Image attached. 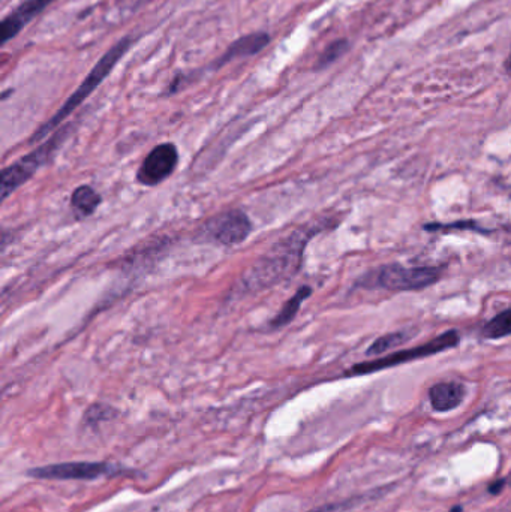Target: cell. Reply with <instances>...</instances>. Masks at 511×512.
<instances>
[{"mask_svg": "<svg viewBox=\"0 0 511 512\" xmlns=\"http://www.w3.org/2000/svg\"><path fill=\"white\" fill-rule=\"evenodd\" d=\"M270 41L272 38L267 32L248 33V35L231 42L224 54L213 63V68L219 69L233 60L255 56V54L261 53L270 44Z\"/></svg>", "mask_w": 511, "mask_h": 512, "instance_id": "cell-10", "label": "cell"}, {"mask_svg": "<svg viewBox=\"0 0 511 512\" xmlns=\"http://www.w3.org/2000/svg\"><path fill=\"white\" fill-rule=\"evenodd\" d=\"M464 397V385L458 382H440L429 390V400L437 412L453 411L461 405Z\"/></svg>", "mask_w": 511, "mask_h": 512, "instance_id": "cell-11", "label": "cell"}, {"mask_svg": "<svg viewBox=\"0 0 511 512\" xmlns=\"http://www.w3.org/2000/svg\"><path fill=\"white\" fill-rule=\"evenodd\" d=\"M461 511H462L461 507H456L455 510H453L452 512H461Z\"/></svg>", "mask_w": 511, "mask_h": 512, "instance_id": "cell-21", "label": "cell"}, {"mask_svg": "<svg viewBox=\"0 0 511 512\" xmlns=\"http://www.w3.org/2000/svg\"><path fill=\"white\" fill-rule=\"evenodd\" d=\"M339 505H324V507L317 508V510H312L309 512H335L338 510Z\"/></svg>", "mask_w": 511, "mask_h": 512, "instance_id": "cell-20", "label": "cell"}, {"mask_svg": "<svg viewBox=\"0 0 511 512\" xmlns=\"http://www.w3.org/2000/svg\"><path fill=\"white\" fill-rule=\"evenodd\" d=\"M251 230L252 225L248 215L237 209L221 213L206 224L207 236L225 246L240 245L245 242Z\"/></svg>", "mask_w": 511, "mask_h": 512, "instance_id": "cell-8", "label": "cell"}, {"mask_svg": "<svg viewBox=\"0 0 511 512\" xmlns=\"http://www.w3.org/2000/svg\"><path fill=\"white\" fill-rule=\"evenodd\" d=\"M443 268L404 267L401 264L384 265L377 273L378 288L392 292L422 291L441 279Z\"/></svg>", "mask_w": 511, "mask_h": 512, "instance_id": "cell-5", "label": "cell"}, {"mask_svg": "<svg viewBox=\"0 0 511 512\" xmlns=\"http://www.w3.org/2000/svg\"><path fill=\"white\" fill-rule=\"evenodd\" d=\"M311 294L312 289L309 288V286H302V288L294 294V297L285 303V306L282 307L281 312L276 315V318L270 322V327L281 328L284 327V325L290 324V322L293 321L294 316L299 312L300 307H302L303 301H305L306 298L311 297Z\"/></svg>", "mask_w": 511, "mask_h": 512, "instance_id": "cell-13", "label": "cell"}, {"mask_svg": "<svg viewBox=\"0 0 511 512\" xmlns=\"http://www.w3.org/2000/svg\"><path fill=\"white\" fill-rule=\"evenodd\" d=\"M459 343H461L459 331H446V333L435 337L434 340L426 343V345L404 349V351L393 352V354L387 355V357L356 364L350 370V375H371V373L381 372V370L390 369V367L401 366V364L420 360V358L432 357V355L440 354V352L447 351V349L456 348V346H459Z\"/></svg>", "mask_w": 511, "mask_h": 512, "instance_id": "cell-4", "label": "cell"}, {"mask_svg": "<svg viewBox=\"0 0 511 512\" xmlns=\"http://www.w3.org/2000/svg\"><path fill=\"white\" fill-rule=\"evenodd\" d=\"M56 0H24L14 11L9 12L0 24V38L2 45L14 39L24 27L29 26L33 18L41 15L48 6L53 5Z\"/></svg>", "mask_w": 511, "mask_h": 512, "instance_id": "cell-9", "label": "cell"}, {"mask_svg": "<svg viewBox=\"0 0 511 512\" xmlns=\"http://www.w3.org/2000/svg\"><path fill=\"white\" fill-rule=\"evenodd\" d=\"M509 69H511V56H510V60H509Z\"/></svg>", "mask_w": 511, "mask_h": 512, "instance_id": "cell-22", "label": "cell"}, {"mask_svg": "<svg viewBox=\"0 0 511 512\" xmlns=\"http://www.w3.org/2000/svg\"><path fill=\"white\" fill-rule=\"evenodd\" d=\"M110 408L105 405H93L92 408L87 411L86 421L89 424H98L99 421L108 420L110 417Z\"/></svg>", "mask_w": 511, "mask_h": 512, "instance_id": "cell-18", "label": "cell"}, {"mask_svg": "<svg viewBox=\"0 0 511 512\" xmlns=\"http://www.w3.org/2000/svg\"><path fill=\"white\" fill-rule=\"evenodd\" d=\"M348 48H350V44H348L347 39H338V41L332 42L326 50L321 53V56L318 57L317 65H315V69H324L327 66L335 63L339 57L344 56L347 53Z\"/></svg>", "mask_w": 511, "mask_h": 512, "instance_id": "cell-16", "label": "cell"}, {"mask_svg": "<svg viewBox=\"0 0 511 512\" xmlns=\"http://www.w3.org/2000/svg\"><path fill=\"white\" fill-rule=\"evenodd\" d=\"M410 337V331H395V333H389L386 334V336L378 337V339L369 346L366 354L374 357V355H381L384 354V352L393 351V349L401 346L402 343L407 342Z\"/></svg>", "mask_w": 511, "mask_h": 512, "instance_id": "cell-14", "label": "cell"}, {"mask_svg": "<svg viewBox=\"0 0 511 512\" xmlns=\"http://www.w3.org/2000/svg\"><path fill=\"white\" fill-rule=\"evenodd\" d=\"M511 336V309L498 313L483 328V337L486 339H503Z\"/></svg>", "mask_w": 511, "mask_h": 512, "instance_id": "cell-15", "label": "cell"}, {"mask_svg": "<svg viewBox=\"0 0 511 512\" xmlns=\"http://www.w3.org/2000/svg\"><path fill=\"white\" fill-rule=\"evenodd\" d=\"M308 239L309 234L306 236L305 233L297 231L282 242L276 243L270 252L261 256L240 279L242 291H260L293 276L300 268Z\"/></svg>", "mask_w": 511, "mask_h": 512, "instance_id": "cell-1", "label": "cell"}, {"mask_svg": "<svg viewBox=\"0 0 511 512\" xmlns=\"http://www.w3.org/2000/svg\"><path fill=\"white\" fill-rule=\"evenodd\" d=\"M69 131H71V126H60L56 134L51 135L44 144L36 147L29 155L24 156L20 161L3 170L2 180H0V197H2V200H6L12 192L17 191L21 185H24L39 168L48 164L54 153L62 146L63 141L68 138Z\"/></svg>", "mask_w": 511, "mask_h": 512, "instance_id": "cell-3", "label": "cell"}, {"mask_svg": "<svg viewBox=\"0 0 511 512\" xmlns=\"http://www.w3.org/2000/svg\"><path fill=\"white\" fill-rule=\"evenodd\" d=\"M504 484H506V481L504 480L495 481V483L489 487V492H491L492 495H497V493H500L501 489H503Z\"/></svg>", "mask_w": 511, "mask_h": 512, "instance_id": "cell-19", "label": "cell"}, {"mask_svg": "<svg viewBox=\"0 0 511 512\" xmlns=\"http://www.w3.org/2000/svg\"><path fill=\"white\" fill-rule=\"evenodd\" d=\"M453 228H462V230H474V231H480V233H485V230H483V228H480L479 224H477V222H474V221L456 222V224H453V225H441V224L425 225V230L431 231V233H437V231H441V230H453Z\"/></svg>", "mask_w": 511, "mask_h": 512, "instance_id": "cell-17", "label": "cell"}, {"mask_svg": "<svg viewBox=\"0 0 511 512\" xmlns=\"http://www.w3.org/2000/svg\"><path fill=\"white\" fill-rule=\"evenodd\" d=\"M132 44H134V39H132L131 36H123L120 41H117L116 44L98 60V63L90 69L89 74L81 81L80 86L75 89V92H72V95L66 99L65 104L59 108V111L33 134L30 141H32V143L41 141L42 138L48 137V135L57 131V129L62 126V123L65 122L99 86H101L102 81L113 72L117 63L131 50Z\"/></svg>", "mask_w": 511, "mask_h": 512, "instance_id": "cell-2", "label": "cell"}, {"mask_svg": "<svg viewBox=\"0 0 511 512\" xmlns=\"http://www.w3.org/2000/svg\"><path fill=\"white\" fill-rule=\"evenodd\" d=\"M122 469L107 462H69L41 466L27 471L30 478L53 481H93L119 475Z\"/></svg>", "mask_w": 511, "mask_h": 512, "instance_id": "cell-6", "label": "cell"}, {"mask_svg": "<svg viewBox=\"0 0 511 512\" xmlns=\"http://www.w3.org/2000/svg\"><path fill=\"white\" fill-rule=\"evenodd\" d=\"M101 204V195L92 188V186H78L72 192L71 206L74 212L81 218L93 215Z\"/></svg>", "mask_w": 511, "mask_h": 512, "instance_id": "cell-12", "label": "cell"}, {"mask_svg": "<svg viewBox=\"0 0 511 512\" xmlns=\"http://www.w3.org/2000/svg\"><path fill=\"white\" fill-rule=\"evenodd\" d=\"M179 165V152L171 143L159 144L138 168L137 180L143 186L161 185Z\"/></svg>", "mask_w": 511, "mask_h": 512, "instance_id": "cell-7", "label": "cell"}]
</instances>
